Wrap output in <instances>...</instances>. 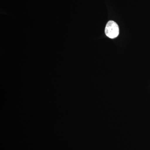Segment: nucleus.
Returning a JSON list of instances; mask_svg holds the SVG:
<instances>
[{"mask_svg":"<svg viewBox=\"0 0 150 150\" xmlns=\"http://www.w3.org/2000/svg\"><path fill=\"white\" fill-rule=\"evenodd\" d=\"M105 35L110 38H115L119 35V29L115 22L110 21L107 23L105 30Z\"/></svg>","mask_w":150,"mask_h":150,"instance_id":"f257e3e1","label":"nucleus"}]
</instances>
